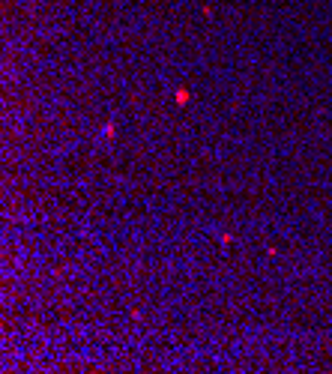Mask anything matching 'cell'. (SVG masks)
I'll return each mask as SVG.
<instances>
[{"mask_svg": "<svg viewBox=\"0 0 332 374\" xmlns=\"http://www.w3.org/2000/svg\"><path fill=\"white\" fill-rule=\"evenodd\" d=\"M177 102H180V105L189 102V90H177Z\"/></svg>", "mask_w": 332, "mask_h": 374, "instance_id": "1", "label": "cell"}, {"mask_svg": "<svg viewBox=\"0 0 332 374\" xmlns=\"http://www.w3.org/2000/svg\"><path fill=\"white\" fill-rule=\"evenodd\" d=\"M102 138H105V141L108 138H114V123H108L105 129H102Z\"/></svg>", "mask_w": 332, "mask_h": 374, "instance_id": "2", "label": "cell"}]
</instances>
